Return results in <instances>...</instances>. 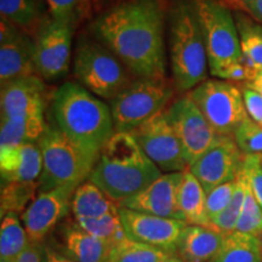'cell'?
Masks as SVG:
<instances>
[{"instance_id":"cell-11","label":"cell","mask_w":262,"mask_h":262,"mask_svg":"<svg viewBox=\"0 0 262 262\" xmlns=\"http://www.w3.org/2000/svg\"><path fill=\"white\" fill-rule=\"evenodd\" d=\"M164 112L179 137L188 168L221 137L188 96L175 100Z\"/></svg>"},{"instance_id":"cell-10","label":"cell","mask_w":262,"mask_h":262,"mask_svg":"<svg viewBox=\"0 0 262 262\" xmlns=\"http://www.w3.org/2000/svg\"><path fill=\"white\" fill-rule=\"evenodd\" d=\"M74 25L47 18L34 39L35 73L42 79L57 80L67 74L71 63Z\"/></svg>"},{"instance_id":"cell-31","label":"cell","mask_w":262,"mask_h":262,"mask_svg":"<svg viewBox=\"0 0 262 262\" xmlns=\"http://www.w3.org/2000/svg\"><path fill=\"white\" fill-rule=\"evenodd\" d=\"M42 171V156L38 142H29L21 146V159L17 169L8 178L2 179L3 182L39 183Z\"/></svg>"},{"instance_id":"cell-6","label":"cell","mask_w":262,"mask_h":262,"mask_svg":"<svg viewBox=\"0 0 262 262\" xmlns=\"http://www.w3.org/2000/svg\"><path fill=\"white\" fill-rule=\"evenodd\" d=\"M208 55L209 71L217 78L243 58L234 15L219 0H192Z\"/></svg>"},{"instance_id":"cell-38","label":"cell","mask_w":262,"mask_h":262,"mask_svg":"<svg viewBox=\"0 0 262 262\" xmlns=\"http://www.w3.org/2000/svg\"><path fill=\"white\" fill-rule=\"evenodd\" d=\"M242 93H243L244 106L249 118L262 125V95L248 86H244Z\"/></svg>"},{"instance_id":"cell-8","label":"cell","mask_w":262,"mask_h":262,"mask_svg":"<svg viewBox=\"0 0 262 262\" xmlns=\"http://www.w3.org/2000/svg\"><path fill=\"white\" fill-rule=\"evenodd\" d=\"M73 68L75 78L85 89L110 101L130 83L123 62L98 40H79Z\"/></svg>"},{"instance_id":"cell-5","label":"cell","mask_w":262,"mask_h":262,"mask_svg":"<svg viewBox=\"0 0 262 262\" xmlns=\"http://www.w3.org/2000/svg\"><path fill=\"white\" fill-rule=\"evenodd\" d=\"M38 145L42 156L38 193L58 187L77 189L89 180L96 162L75 146L55 124H48Z\"/></svg>"},{"instance_id":"cell-32","label":"cell","mask_w":262,"mask_h":262,"mask_svg":"<svg viewBox=\"0 0 262 262\" xmlns=\"http://www.w3.org/2000/svg\"><path fill=\"white\" fill-rule=\"evenodd\" d=\"M247 191L248 181L241 169V172L238 173L237 183H235L233 196H232L227 208H226L217 217H215L214 220L211 221V227H214L215 229H217L219 232H221V233H224L226 235L233 233L235 231V227H237L242 209H243Z\"/></svg>"},{"instance_id":"cell-29","label":"cell","mask_w":262,"mask_h":262,"mask_svg":"<svg viewBox=\"0 0 262 262\" xmlns=\"http://www.w3.org/2000/svg\"><path fill=\"white\" fill-rule=\"evenodd\" d=\"M168 256L160 249L126 238L111 248L106 262H164Z\"/></svg>"},{"instance_id":"cell-2","label":"cell","mask_w":262,"mask_h":262,"mask_svg":"<svg viewBox=\"0 0 262 262\" xmlns=\"http://www.w3.org/2000/svg\"><path fill=\"white\" fill-rule=\"evenodd\" d=\"M51 113L52 123L95 162L116 133L110 106L73 81L62 84L52 95Z\"/></svg>"},{"instance_id":"cell-13","label":"cell","mask_w":262,"mask_h":262,"mask_svg":"<svg viewBox=\"0 0 262 262\" xmlns=\"http://www.w3.org/2000/svg\"><path fill=\"white\" fill-rule=\"evenodd\" d=\"M118 214L127 239L160 249L169 255L176 254L180 238L187 226L185 221L143 214L119 205Z\"/></svg>"},{"instance_id":"cell-37","label":"cell","mask_w":262,"mask_h":262,"mask_svg":"<svg viewBox=\"0 0 262 262\" xmlns=\"http://www.w3.org/2000/svg\"><path fill=\"white\" fill-rule=\"evenodd\" d=\"M242 172L247 179L249 188L262 208V164L261 155H244Z\"/></svg>"},{"instance_id":"cell-19","label":"cell","mask_w":262,"mask_h":262,"mask_svg":"<svg viewBox=\"0 0 262 262\" xmlns=\"http://www.w3.org/2000/svg\"><path fill=\"white\" fill-rule=\"evenodd\" d=\"M55 242L52 247L73 262H106L112 248V245L79 227L75 221L62 225Z\"/></svg>"},{"instance_id":"cell-20","label":"cell","mask_w":262,"mask_h":262,"mask_svg":"<svg viewBox=\"0 0 262 262\" xmlns=\"http://www.w3.org/2000/svg\"><path fill=\"white\" fill-rule=\"evenodd\" d=\"M226 234L214 227L187 225L180 238L176 255L185 262H209L221 248Z\"/></svg>"},{"instance_id":"cell-14","label":"cell","mask_w":262,"mask_h":262,"mask_svg":"<svg viewBox=\"0 0 262 262\" xmlns=\"http://www.w3.org/2000/svg\"><path fill=\"white\" fill-rule=\"evenodd\" d=\"M74 192L73 188L58 187L38 193L21 215L29 242L44 244L45 239L71 211Z\"/></svg>"},{"instance_id":"cell-18","label":"cell","mask_w":262,"mask_h":262,"mask_svg":"<svg viewBox=\"0 0 262 262\" xmlns=\"http://www.w3.org/2000/svg\"><path fill=\"white\" fill-rule=\"evenodd\" d=\"M47 85L38 74L22 77L2 85V118L31 116L44 112Z\"/></svg>"},{"instance_id":"cell-12","label":"cell","mask_w":262,"mask_h":262,"mask_svg":"<svg viewBox=\"0 0 262 262\" xmlns=\"http://www.w3.org/2000/svg\"><path fill=\"white\" fill-rule=\"evenodd\" d=\"M164 111L149 118L130 134L160 171L164 173L182 172L188 169V164L179 137L170 125Z\"/></svg>"},{"instance_id":"cell-35","label":"cell","mask_w":262,"mask_h":262,"mask_svg":"<svg viewBox=\"0 0 262 262\" xmlns=\"http://www.w3.org/2000/svg\"><path fill=\"white\" fill-rule=\"evenodd\" d=\"M51 18L77 25L89 6V0H47Z\"/></svg>"},{"instance_id":"cell-39","label":"cell","mask_w":262,"mask_h":262,"mask_svg":"<svg viewBox=\"0 0 262 262\" xmlns=\"http://www.w3.org/2000/svg\"><path fill=\"white\" fill-rule=\"evenodd\" d=\"M42 248L44 244L29 242L16 262H42Z\"/></svg>"},{"instance_id":"cell-17","label":"cell","mask_w":262,"mask_h":262,"mask_svg":"<svg viewBox=\"0 0 262 262\" xmlns=\"http://www.w3.org/2000/svg\"><path fill=\"white\" fill-rule=\"evenodd\" d=\"M183 171L162 173L148 187L118 205L143 214L185 221L178 206V191Z\"/></svg>"},{"instance_id":"cell-7","label":"cell","mask_w":262,"mask_h":262,"mask_svg":"<svg viewBox=\"0 0 262 262\" xmlns=\"http://www.w3.org/2000/svg\"><path fill=\"white\" fill-rule=\"evenodd\" d=\"M172 86L165 78H139L111 100L114 131L131 133L149 118L163 112L172 97Z\"/></svg>"},{"instance_id":"cell-36","label":"cell","mask_w":262,"mask_h":262,"mask_svg":"<svg viewBox=\"0 0 262 262\" xmlns=\"http://www.w3.org/2000/svg\"><path fill=\"white\" fill-rule=\"evenodd\" d=\"M235 183H237V180L217 186L209 193H206V211L210 219V224L228 206L232 196H233Z\"/></svg>"},{"instance_id":"cell-44","label":"cell","mask_w":262,"mask_h":262,"mask_svg":"<svg viewBox=\"0 0 262 262\" xmlns=\"http://www.w3.org/2000/svg\"><path fill=\"white\" fill-rule=\"evenodd\" d=\"M261 164H262V155H261Z\"/></svg>"},{"instance_id":"cell-15","label":"cell","mask_w":262,"mask_h":262,"mask_svg":"<svg viewBox=\"0 0 262 262\" xmlns=\"http://www.w3.org/2000/svg\"><path fill=\"white\" fill-rule=\"evenodd\" d=\"M243 158L233 137L221 136L188 169L209 193L217 186L237 180Z\"/></svg>"},{"instance_id":"cell-24","label":"cell","mask_w":262,"mask_h":262,"mask_svg":"<svg viewBox=\"0 0 262 262\" xmlns=\"http://www.w3.org/2000/svg\"><path fill=\"white\" fill-rule=\"evenodd\" d=\"M209 262H262V238L237 231L227 234Z\"/></svg>"},{"instance_id":"cell-3","label":"cell","mask_w":262,"mask_h":262,"mask_svg":"<svg viewBox=\"0 0 262 262\" xmlns=\"http://www.w3.org/2000/svg\"><path fill=\"white\" fill-rule=\"evenodd\" d=\"M162 171L129 133H114L103 146L89 181L117 204L155 182Z\"/></svg>"},{"instance_id":"cell-42","label":"cell","mask_w":262,"mask_h":262,"mask_svg":"<svg viewBox=\"0 0 262 262\" xmlns=\"http://www.w3.org/2000/svg\"><path fill=\"white\" fill-rule=\"evenodd\" d=\"M250 81H257V83L262 84V68H260V70H256L254 78Z\"/></svg>"},{"instance_id":"cell-43","label":"cell","mask_w":262,"mask_h":262,"mask_svg":"<svg viewBox=\"0 0 262 262\" xmlns=\"http://www.w3.org/2000/svg\"><path fill=\"white\" fill-rule=\"evenodd\" d=\"M164 262H185L182 260L181 257H179L178 255H169L168 257H166V260L164 261Z\"/></svg>"},{"instance_id":"cell-23","label":"cell","mask_w":262,"mask_h":262,"mask_svg":"<svg viewBox=\"0 0 262 262\" xmlns=\"http://www.w3.org/2000/svg\"><path fill=\"white\" fill-rule=\"evenodd\" d=\"M71 211L74 219H94L118 211V204L91 181H85L75 189Z\"/></svg>"},{"instance_id":"cell-26","label":"cell","mask_w":262,"mask_h":262,"mask_svg":"<svg viewBox=\"0 0 262 262\" xmlns=\"http://www.w3.org/2000/svg\"><path fill=\"white\" fill-rule=\"evenodd\" d=\"M29 243L27 232L18 215L2 217L0 227V262H16Z\"/></svg>"},{"instance_id":"cell-27","label":"cell","mask_w":262,"mask_h":262,"mask_svg":"<svg viewBox=\"0 0 262 262\" xmlns=\"http://www.w3.org/2000/svg\"><path fill=\"white\" fill-rule=\"evenodd\" d=\"M239 41L245 60L256 70L262 68V25L244 12H235Z\"/></svg>"},{"instance_id":"cell-9","label":"cell","mask_w":262,"mask_h":262,"mask_svg":"<svg viewBox=\"0 0 262 262\" xmlns=\"http://www.w3.org/2000/svg\"><path fill=\"white\" fill-rule=\"evenodd\" d=\"M188 97L221 136L233 137L242 123L249 118L243 93L231 81L206 79L189 91Z\"/></svg>"},{"instance_id":"cell-4","label":"cell","mask_w":262,"mask_h":262,"mask_svg":"<svg viewBox=\"0 0 262 262\" xmlns=\"http://www.w3.org/2000/svg\"><path fill=\"white\" fill-rule=\"evenodd\" d=\"M170 63L179 91H189L206 80L208 55L192 0H175L169 12Z\"/></svg>"},{"instance_id":"cell-22","label":"cell","mask_w":262,"mask_h":262,"mask_svg":"<svg viewBox=\"0 0 262 262\" xmlns=\"http://www.w3.org/2000/svg\"><path fill=\"white\" fill-rule=\"evenodd\" d=\"M47 125L44 112L31 116L2 118L0 148H14L25 143L38 142Z\"/></svg>"},{"instance_id":"cell-41","label":"cell","mask_w":262,"mask_h":262,"mask_svg":"<svg viewBox=\"0 0 262 262\" xmlns=\"http://www.w3.org/2000/svg\"><path fill=\"white\" fill-rule=\"evenodd\" d=\"M42 262H73L67 256L60 253L51 244H44L42 248Z\"/></svg>"},{"instance_id":"cell-33","label":"cell","mask_w":262,"mask_h":262,"mask_svg":"<svg viewBox=\"0 0 262 262\" xmlns=\"http://www.w3.org/2000/svg\"><path fill=\"white\" fill-rule=\"evenodd\" d=\"M235 231L262 238V208L251 193L249 185Z\"/></svg>"},{"instance_id":"cell-21","label":"cell","mask_w":262,"mask_h":262,"mask_svg":"<svg viewBox=\"0 0 262 262\" xmlns=\"http://www.w3.org/2000/svg\"><path fill=\"white\" fill-rule=\"evenodd\" d=\"M178 206L187 225L211 227L206 211V192L189 169L183 171L178 191Z\"/></svg>"},{"instance_id":"cell-34","label":"cell","mask_w":262,"mask_h":262,"mask_svg":"<svg viewBox=\"0 0 262 262\" xmlns=\"http://www.w3.org/2000/svg\"><path fill=\"white\" fill-rule=\"evenodd\" d=\"M233 139L243 155H262V125L250 118L242 123Z\"/></svg>"},{"instance_id":"cell-1","label":"cell","mask_w":262,"mask_h":262,"mask_svg":"<svg viewBox=\"0 0 262 262\" xmlns=\"http://www.w3.org/2000/svg\"><path fill=\"white\" fill-rule=\"evenodd\" d=\"M165 0H118L91 31L136 77L165 78Z\"/></svg>"},{"instance_id":"cell-16","label":"cell","mask_w":262,"mask_h":262,"mask_svg":"<svg viewBox=\"0 0 262 262\" xmlns=\"http://www.w3.org/2000/svg\"><path fill=\"white\" fill-rule=\"evenodd\" d=\"M37 74L34 67V40L17 26L2 18L0 22V83Z\"/></svg>"},{"instance_id":"cell-30","label":"cell","mask_w":262,"mask_h":262,"mask_svg":"<svg viewBox=\"0 0 262 262\" xmlns=\"http://www.w3.org/2000/svg\"><path fill=\"white\" fill-rule=\"evenodd\" d=\"M77 225L110 245H116L126 239L125 231L118 211L94 219H74Z\"/></svg>"},{"instance_id":"cell-25","label":"cell","mask_w":262,"mask_h":262,"mask_svg":"<svg viewBox=\"0 0 262 262\" xmlns=\"http://www.w3.org/2000/svg\"><path fill=\"white\" fill-rule=\"evenodd\" d=\"M0 14L27 34H37L48 18L41 0H0Z\"/></svg>"},{"instance_id":"cell-45","label":"cell","mask_w":262,"mask_h":262,"mask_svg":"<svg viewBox=\"0 0 262 262\" xmlns=\"http://www.w3.org/2000/svg\"><path fill=\"white\" fill-rule=\"evenodd\" d=\"M107 2H111V0H107ZM112 2H113V0H112Z\"/></svg>"},{"instance_id":"cell-28","label":"cell","mask_w":262,"mask_h":262,"mask_svg":"<svg viewBox=\"0 0 262 262\" xmlns=\"http://www.w3.org/2000/svg\"><path fill=\"white\" fill-rule=\"evenodd\" d=\"M39 191V183L24 182H3L0 195V211L2 217L5 215H21L29 204L34 201Z\"/></svg>"},{"instance_id":"cell-40","label":"cell","mask_w":262,"mask_h":262,"mask_svg":"<svg viewBox=\"0 0 262 262\" xmlns=\"http://www.w3.org/2000/svg\"><path fill=\"white\" fill-rule=\"evenodd\" d=\"M234 3L255 21L262 24V0H234Z\"/></svg>"}]
</instances>
